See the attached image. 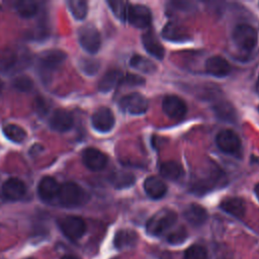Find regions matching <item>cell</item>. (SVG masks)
Here are the masks:
<instances>
[{
  "mask_svg": "<svg viewBox=\"0 0 259 259\" xmlns=\"http://www.w3.org/2000/svg\"><path fill=\"white\" fill-rule=\"evenodd\" d=\"M60 203L66 207L80 206L88 200V193L74 182H66L60 186L58 193Z\"/></svg>",
  "mask_w": 259,
  "mask_h": 259,
  "instance_id": "1",
  "label": "cell"
},
{
  "mask_svg": "<svg viewBox=\"0 0 259 259\" xmlns=\"http://www.w3.org/2000/svg\"><path fill=\"white\" fill-rule=\"evenodd\" d=\"M177 221V214L171 209H161L156 212L146 225L147 232L152 236H161Z\"/></svg>",
  "mask_w": 259,
  "mask_h": 259,
  "instance_id": "2",
  "label": "cell"
},
{
  "mask_svg": "<svg viewBox=\"0 0 259 259\" xmlns=\"http://www.w3.org/2000/svg\"><path fill=\"white\" fill-rule=\"evenodd\" d=\"M257 31L249 24H239L233 31V40L235 45L244 51H251L257 44Z\"/></svg>",
  "mask_w": 259,
  "mask_h": 259,
  "instance_id": "3",
  "label": "cell"
},
{
  "mask_svg": "<svg viewBox=\"0 0 259 259\" xmlns=\"http://www.w3.org/2000/svg\"><path fill=\"white\" fill-rule=\"evenodd\" d=\"M58 224L62 233L71 241L80 239L86 232V224L84 220L77 215H67L62 218Z\"/></svg>",
  "mask_w": 259,
  "mask_h": 259,
  "instance_id": "4",
  "label": "cell"
},
{
  "mask_svg": "<svg viewBox=\"0 0 259 259\" xmlns=\"http://www.w3.org/2000/svg\"><path fill=\"white\" fill-rule=\"evenodd\" d=\"M119 107L122 111L130 114H143L148 110L149 101L143 94L133 92L119 100Z\"/></svg>",
  "mask_w": 259,
  "mask_h": 259,
  "instance_id": "5",
  "label": "cell"
},
{
  "mask_svg": "<svg viewBox=\"0 0 259 259\" xmlns=\"http://www.w3.org/2000/svg\"><path fill=\"white\" fill-rule=\"evenodd\" d=\"M125 20L138 28H144L150 25L152 21V13L151 10L145 5L130 4L126 11Z\"/></svg>",
  "mask_w": 259,
  "mask_h": 259,
  "instance_id": "6",
  "label": "cell"
},
{
  "mask_svg": "<svg viewBox=\"0 0 259 259\" xmlns=\"http://www.w3.org/2000/svg\"><path fill=\"white\" fill-rule=\"evenodd\" d=\"M79 41L86 52L95 54L100 48L101 37L98 30L93 25L88 24L79 29Z\"/></svg>",
  "mask_w": 259,
  "mask_h": 259,
  "instance_id": "7",
  "label": "cell"
},
{
  "mask_svg": "<svg viewBox=\"0 0 259 259\" xmlns=\"http://www.w3.org/2000/svg\"><path fill=\"white\" fill-rule=\"evenodd\" d=\"M218 148L227 154H238L241 150V140L232 130L221 131L215 137Z\"/></svg>",
  "mask_w": 259,
  "mask_h": 259,
  "instance_id": "8",
  "label": "cell"
},
{
  "mask_svg": "<svg viewBox=\"0 0 259 259\" xmlns=\"http://www.w3.org/2000/svg\"><path fill=\"white\" fill-rule=\"evenodd\" d=\"M91 120L93 127L101 133L109 132L113 127L115 122L112 111L105 106H101L97 110H95Z\"/></svg>",
  "mask_w": 259,
  "mask_h": 259,
  "instance_id": "9",
  "label": "cell"
},
{
  "mask_svg": "<svg viewBox=\"0 0 259 259\" xmlns=\"http://www.w3.org/2000/svg\"><path fill=\"white\" fill-rule=\"evenodd\" d=\"M163 111L171 118L179 119L183 117L187 111L185 102L176 95H167L162 102Z\"/></svg>",
  "mask_w": 259,
  "mask_h": 259,
  "instance_id": "10",
  "label": "cell"
},
{
  "mask_svg": "<svg viewBox=\"0 0 259 259\" xmlns=\"http://www.w3.org/2000/svg\"><path fill=\"white\" fill-rule=\"evenodd\" d=\"M82 160L84 165L92 171L102 170L107 164L106 155L95 148L85 149L82 153Z\"/></svg>",
  "mask_w": 259,
  "mask_h": 259,
  "instance_id": "11",
  "label": "cell"
},
{
  "mask_svg": "<svg viewBox=\"0 0 259 259\" xmlns=\"http://www.w3.org/2000/svg\"><path fill=\"white\" fill-rule=\"evenodd\" d=\"M162 36L169 41L176 42L186 41L191 38L188 29L182 24L176 22H168L162 30Z\"/></svg>",
  "mask_w": 259,
  "mask_h": 259,
  "instance_id": "12",
  "label": "cell"
},
{
  "mask_svg": "<svg viewBox=\"0 0 259 259\" xmlns=\"http://www.w3.org/2000/svg\"><path fill=\"white\" fill-rule=\"evenodd\" d=\"M26 187L22 180L12 177L2 185V193L9 200H18L25 195Z\"/></svg>",
  "mask_w": 259,
  "mask_h": 259,
  "instance_id": "13",
  "label": "cell"
},
{
  "mask_svg": "<svg viewBox=\"0 0 259 259\" xmlns=\"http://www.w3.org/2000/svg\"><path fill=\"white\" fill-rule=\"evenodd\" d=\"M66 60V54L61 50H50L39 56V67L45 71L55 70Z\"/></svg>",
  "mask_w": 259,
  "mask_h": 259,
  "instance_id": "14",
  "label": "cell"
},
{
  "mask_svg": "<svg viewBox=\"0 0 259 259\" xmlns=\"http://www.w3.org/2000/svg\"><path fill=\"white\" fill-rule=\"evenodd\" d=\"M205 70L206 72L214 77H225L230 74L231 66L228 61L220 56L209 57L205 61Z\"/></svg>",
  "mask_w": 259,
  "mask_h": 259,
  "instance_id": "15",
  "label": "cell"
},
{
  "mask_svg": "<svg viewBox=\"0 0 259 259\" xmlns=\"http://www.w3.org/2000/svg\"><path fill=\"white\" fill-rule=\"evenodd\" d=\"M73 123L71 113L62 108L56 109L50 118V126L57 132H67L71 130Z\"/></svg>",
  "mask_w": 259,
  "mask_h": 259,
  "instance_id": "16",
  "label": "cell"
},
{
  "mask_svg": "<svg viewBox=\"0 0 259 259\" xmlns=\"http://www.w3.org/2000/svg\"><path fill=\"white\" fill-rule=\"evenodd\" d=\"M60 190V185L58 182L50 176L44 177L37 186V193L38 196L44 201H51L54 198L58 197V193Z\"/></svg>",
  "mask_w": 259,
  "mask_h": 259,
  "instance_id": "17",
  "label": "cell"
},
{
  "mask_svg": "<svg viewBox=\"0 0 259 259\" xmlns=\"http://www.w3.org/2000/svg\"><path fill=\"white\" fill-rule=\"evenodd\" d=\"M22 59L24 60L25 58L20 57L15 49H4L0 52V70L3 72H7L16 69Z\"/></svg>",
  "mask_w": 259,
  "mask_h": 259,
  "instance_id": "18",
  "label": "cell"
},
{
  "mask_svg": "<svg viewBox=\"0 0 259 259\" xmlns=\"http://www.w3.org/2000/svg\"><path fill=\"white\" fill-rule=\"evenodd\" d=\"M142 41L144 48L150 55L159 60L163 59L165 51L162 44L154 33V31H147L146 33H144L142 36Z\"/></svg>",
  "mask_w": 259,
  "mask_h": 259,
  "instance_id": "19",
  "label": "cell"
},
{
  "mask_svg": "<svg viewBox=\"0 0 259 259\" xmlns=\"http://www.w3.org/2000/svg\"><path fill=\"white\" fill-rule=\"evenodd\" d=\"M185 220L194 227L202 226L207 220V212L204 207L199 204H189L184 210Z\"/></svg>",
  "mask_w": 259,
  "mask_h": 259,
  "instance_id": "20",
  "label": "cell"
},
{
  "mask_svg": "<svg viewBox=\"0 0 259 259\" xmlns=\"http://www.w3.org/2000/svg\"><path fill=\"white\" fill-rule=\"evenodd\" d=\"M220 207L227 213L235 217L242 218L246 212L245 201L240 197H228L222 200Z\"/></svg>",
  "mask_w": 259,
  "mask_h": 259,
  "instance_id": "21",
  "label": "cell"
},
{
  "mask_svg": "<svg viewBox=\"0 0 259 259\" xmlns=\"http://www.w3.org/2000/svg\"><path fill=\"white\" fill-rule=\"evenodd\" d=\"M144 189L148 196L153 199H159L163 197L167 192V186L163 180L158 177H148L144 182Z\"/></svg>",
  "mask_w": 259,
  "mask_h": 259,
  "instance_id": "22",
  "label": "cell"
},
{
  "mask_svg": "<svg viewBox=\"0 0 259 259\" xmlns=\"http://www.w3.org/2000/svg\"><path fill=\"white\" fill-rule=\"evenodd\" d=\"M121 79H122L121 72L118 70H115V69H111V70L107 71L101 77V79L98 83V90L103 93L109 92L117 84H119L121 82Z\"/></svg>",
  "mask_w": 259,
  "mask_h": 259,
  "instance_id": "23",
  "label": "cell"
},
{
  "mask_svg": "<svg viewBox=\"0 0 259 259\" xmlns=\"http://www.w3.org/2000/svg\"><path fill=\"white\" fill-rule=\"evenodd\" d=\"M160 174L169 180H177L183 174L182 166L175 161L164 162L160 165Z\"/></svg>",
  "mask_w": 259,
  "mask_h": 259,
  "instance_id": "24",
  "label": "cell"
},
{
  "mask_svg": "<svg viewBox=\"0 0 259 259\" xmlns=\"http://www.w3.org/2000/svg\"><path fill=\"white\" fill-rule=\"evenodd\" d=\"M214 114L222 120L228 122H234L237 119L236 110L229 102H220L213 106Z\"/></svg>",
  "mask_w": 259,
  "mask_h": 259,
  "instance_id": "25",
  "label": "cell"
},
{
  "mask_svg": "<svg viewBox=\"0 0 259 259\" xmlns=\"http://www.w3.org/2000/svg\"><path fill=\"white\" fill-rule=\"evenodd\" d=\"M130 65L137 71H140L146 74H152L157 70L156 65L150 59L141 55H134L131 58Z\"/></svg>",
  "mask_w": 259,
  "mask_h": 259,
  "instance_id": "26",
  "label": "cell"
},
{
  "mask_svg": "<svg viewBox=\"0 0 259 259\" xmlns=\"http://www.w3.org/2000/svg\"><path fill=\"white\" fill-rule=\"evenodd\" d=\"M136 241L137 235L135 232L128 230H120L115 234L113 243L117 249H123L134 246Z\"/></svg>",
  "mask_w": 259,
  "mask_h": 259,
  "instance_id": "27",
  "label": "cell"
},
{
  "mask_svg": "<svg viewBox=\"0 0 259 259\" xmlns=\"http://www.w3.org/2000/svg\"><path fill=\"white\" fill-rule=\"evenodd\" d=\"M110 182L113 184L115 188L120 189V188H126L133 185L136 182V178H135V175L132 174L131 172L118 171L111 175Z\"/></svg>",
  "mask_w": 259,
  "mask_h": 259,
  "instance_id": "28",
  "label": "cell"
},
{
  "mask_svg": "<svg viewBox=\"0 0 259 259\" xmlns=\"http://www.w3.org/2000/svg\"><path fill=\"white\" fill-rule=\"evenodd\" d=\"M3 134L8 140L14 143H21L26 138V132L21 126L14 123L6 124L3 127Z\"/></svg>",
  "mask_w": 259,
  "mask_h": 259,
  "instance_id": "29",
  "label": "cell"
},
{
  "mask_svg": "<svg viewBox=\"0 0 259 259\" xmlns=\"http://www.w3.org/2000/svg\"><path fill=\"white\" fill-rule=\"evenodd\" d=\"M15 9L21 17L30 18L36 14L37 5L33 1L23 0V1H18L15 3Z\"/></svg>",
  "mask_w": 259,
  "mask_h": 259,
  "instance_id": "30",
  "label": "cell"
},
{
  "mask_svg": "<svg viewBox=\"0 0 259 259\" xmlns=\"http://www.w3.org/2000/svg\"><path fill=\"white\" fill-rule=\"evenodd\" d=\"M68 7L73 14V16L78 19L82 20L85 18L87 11H88V6L87 3L83 0H70L67 2Z\"/></svg>",
  "mask_w": 259,
  "mask_h": 259,
  "instance_id": "31",
  "label": "cell"
},
{
  "mask_svg": "<svg viewBox=\"0 0 259 259\" xmlns=\"http://www.w3.org/2000/svg\"><path fill=\"white\" fill-rule=\"evenodd\" d=\"M184 259H207V251L201 245H191L185 250Z\"/></svg>",
  "mask_w": 259,
  "mask_h": 259,
  "instance_id": "32",
  "label": "cell"
},
{
  "mask_svg": "<svg viewBox=\"0 0 259 259\" xmlns=\"http://www.w3.org/2000/svg\"><path fill=\"white\" fill-rule=\"evenodd\" d=\"M108 5L110 6L112 12L116 15V17L125 21L126 11L130 3L123 1H108Z\"/></svg>",
  "mask_w": 259,
  "mask_h": 259,
  "instance_id": "33",
  "label": "cell"
},
{
  "mask_svg": "<svg viewBox=\"0 0 259 259\" xmlns=\"http://www.w3.org/2000/svg\"><path fill=\"white\" fill-rule=\"evenodd\" d=\"M12 86L18 91L27 92L32 88L33 83L29 77H27L25 75H21V76H18L13 79Z\"/></svg>",
  "mask_w": 259,
  "mask_h": 259,
  "instance_id": "34",
  "label": "cell"
},
{
  "mask_svg": "<svg viewBox=\"0 0 259 259\" xmlns=\"http://www.w3.org/2000/svg\"><path fill=\"white\" fill-rule=\"evenodd\" d=\"M80 69L87 75H94L99 69V62L94 59H82L79 63Z\"/></svg>",
  "mask_w": 259,
  "mask_h": 259,
  "instance_id": "35",
  "label": "cell"
},
{
  "mask_svg": "<svg viewBox=\"0 0 259 259\" xmlns=\"http://www.w3.org/2000/svg\"><path fill=\"white\" fill-rule=\"evenodd\" d=\"M186 237H187L186 230L184 228H179L168 235L167 241L172 245H178V244L183 243L185 241Z\"/></svg>",
  "mask_w": 259,
  "mask_h": 259,
  "instance_id": "36",
  "label": "cell"
},
{
  "mask_svg": "<svg viewBox=\"0 0 259 259\" xmlns=\"http://www.w3.org/2000/svg\"><path fill=\"white\" fill-rule=\"evenodd\" d=\"M120 83L127 84V85H131V86H138V85H143L145 83V80L139 75L127 74L125 77L122 76V79H121Z\"/></svg>",
  "mask_w": 259,
  "mask_h": 259,
  "instance_id": "37",
  "label": "cell"
},
{
  "mask_svg": "<svg viewBox=\"0 0 259 259\" xmlns=\"http://www.w3.org/2000/svg\"><path fill=\"white\" fill-rule=\"evenodd\" d=\"M34 108H35L36 112L39 115H41V116L47 114V112L49 111V106H48L47 101L42 97H40V96L35 99V101H34Z\"/></svg>",
  "mask_w": 259,
  "mask_h": 259,
  "instance_id": "38",
  "label": "cell"
},
{
  "mask_svg": "<svg viewBox=\"0 0 259 259\" xmlns=\"http://www.w3.org/2000/svg\"><path fill=\"white\" fill-rule=\"evenodd\" d=\"M254 191H255V195L257 197V199L259 200V183L255 185V188H254Z\"/></svg>",
  "mask_w": 259,
  "mask_h": 259,
  "instance_id": "39",
  "label": "cell"
},
{
  "mask_svg": "<svg viewBox=\"0 0 259 259\" xmlns=\"http://www.w3.org/2000/svg\"><path fill=\"white\" fill-rule=\"evenodd\" d=\"M61 259H79V258H77V257L74 256V255H65V256H63Z\"/></svg>",
  "mask_w": 259,
  "mask_h": 259,
  "instance_id": "40",
  "label": "cell"
},
{
  "mask_svg": "<svg viewBox=\"0 0 259 259\" xmlns=\"http://www.w3.org/2000/svg\"><path fill=\"white\" fill-rule=\"evenodd\" d=\"M255 90L257 93H259V76L257 78V82H256V85H255Z\"/></svg>",
  "mask_w": 259,
  "mask_h": 259,
  "instance_id": "41",
  "label": "cell"
},
{
  "mask_svg": "<svg viewBox=\"0 0 259 259\" xmlns=\"http://www.w3.org/2000/svg\"><path fill=\"white\" fill-rule=\"evenodd\" d=\"M3 86H4L3 81L0 79V92H1V91H2V89H3Z\"/></svg>",
  "mask_w": 259,
  "mask_h": 259,
  "instance_id": "42",
  "label": "cell"
},
{
  "mask_svg": "<svg viewBox=\"0 0 259 259\" xmlns=\"http://www.w3.org/2000/svg\"><path fill=\"white\" fill-rule=\"evenodd\" d=\"M0 259H6L5 257H3V256H0Z\"/></svg>",
  "mask_w": 259,
  "mask_h": 259,
  "instance_id": "43",
  "label": "cell"
}]
</instances>
